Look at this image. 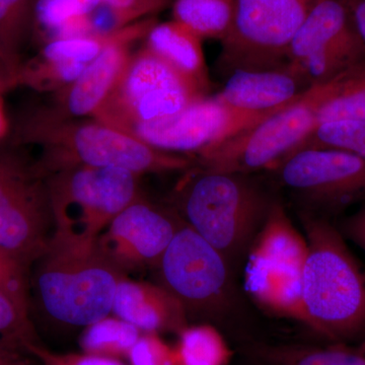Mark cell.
Wrapping results in <instances>:
<instances>
[{"label": "cell", "mask_w": 365, "mask_h": 365, "mask_svg": "<svg viewBox=\"0 0 365 365\" xmlns=\"http://www.w3.org/2000/svg\"><path fill=\"white\" fill-rule=\"evenodd\" d=\"M11 143L39 148L38 165L45 175L63 168H117L135 174L186 172L193 158L157 150L131 134L95 119L64 116L46 101H29L14 117Z\"/></svg>", "instance_id": "1"}, {"label": "cell", "mask_w": 365, "mask_h": 365, "mask_svg": "<svg viewBox=\"0 0 365 365\" xmlns=\"http://www.w3.org/2000/svg\"><path fill=\"white\" fill-rule=\"evenodd\" d=\"M307 242L302 274L307 327L328 343L365 338V268L330 220L300 215Z\"/></svg>", "instance_id": "2"}, {"label": "cell", "mask_w": 365, "mask_h": 365, "mask_svg": "<svg viewBox=\"0 0 365 365\" xmlns=\"http://www.w3.org/2000/svg\"><path fill=\"white\" fill-rule=\"evenodd\" d=\"M175 189L182 222L227 260L253 241L275 199L251 175L215 172L194 165Z\"/></svg>", "instance_id": "3"}, {"label": "cell", "mask_w": 365, "mask_h": 365, "mask_svg": "<svg viewBox=\"0 0 365 365\" xmlns=\"http://www.w3.org/2000/svg\"><path fill=\"white\" fill-rule=\"evenodd\" d=\"M34 265L36 297L53 321L86 328L112 314L118 282L125 274L100 253L96 242L53 232Z\"/></svg>", "instance_id": "4"}, {"label": "cell", "mask_w": 365, "mask_h": 365, "mask_svg": "<svg viewBox=\"0 0 365 365\" xmlns=\"http://www.w3.org/2000/svg\"><path fill=\"white\" fill-rule=\"evenodd\" d=\"M140 175L117 168L73 165L46 175L54 232L96 242L127 206L143 198Z\"/></svg>", "instance_id": "5"}, {"label": "cell", "mask_w": 365, "mask_h": 365, "mask_svg": "<svg viewBox=\"0 0 365 365\" xmlns=\"http://www.w3.org/2000/svg\"><path fill=\"white\" fill-rule=\"evenodd\" d=\"M54 232L46 175L29 148L0 144V248L31 268Z\"/></svg>", "instance_id": "6"}, {"label": "cell", "mask_w": 365, "mask_h": 365, "mask_svg": "<svg viewBox=\"0 0 365 365\" xmlns=\"http://www.w3.org/2000/svg\"><path fill=\"white\" fill-rule=\"evenodd\" d=\"M307 256L306 237L294 227L284 206L275 199L252 242L245 287L268 313L306 326L302 274Z\"/></svg>", "instance_id": "7"}, {"label": "cell", "mask_w": 365, "mask_h": 365, "mask_svg": "<svg viewBox=\"0 0 365 365\" xmlns=\"http://www.w3.org/2000/svg\"><path fill=\"white\" fill-rule=\"evenodd\" d=\"M334 79L311 86L292 105L194 158L197 167L252 175L273 169L314 130L321 106L332 93Z\"/></svg>", "instance_id": "8"}, {"label": "cell", "mask_w": 365, "mask_h": 365, "mask_svg": "<svg viewBox=\"0 0 365 365\" xmlns=\"http://www.w3.org/2000/svg\"><path fill=\"white\" fill-rule=\"evenodd\" d=\"M318 0H235L232 29L222 41L218 71H263L289 66L295 34Z\"/></svg>", "instance_id": "9"}, {"label": "cell", "mask_w": 365, "mask_h": 365, "mask_svg": "<svg viewBox=\"0 0 365 365\" xmlns=\"http://www.w3.org/2000/svg\"><path fill=\"white\" fill-rule=\"evenodd\" d=\"M145 46L132 53L95 119L127 132L177 114L207 97Z\"/></svg>", "instance_id": "10"}, {"label": "cell", "mask_w": 365, "mask_h": 365, "mask_svg": "<svg viewBox=\"0 0 365 365\" xmlns=\"http://www.w3.org/2000/svg\"><path fill=\"white\" fill-rule=\"evenodd\" d=\"M155 269L160 284L188 318H215L227 311L232 295L227 258L182 220Z\"/></svg>", "instance_id": "11"}, {"label": "cell", "mask_w": 365, "mask_h": 365, "mask_svg": "<svg viewBox=\"0 0 365 365\" xmlns=\"http://www.w3.org/2000/svg\"><path fill=\"white\" fill-rule=\"evenodd\" d=\"M272 170L304 212L325 217L365 201V158L349 151L306 148Z\"/></svg>", "instance_id": "12"}, {"label": "cell", "mask_w": 365, "mask_h": 365, "mask_svg": "<svg viewBox=\"0 0 365 365\" xmlns=\"http://www.w3.org/2000/svg\"><path fill=\"white\" fill-rule=\"evenodd\" d=\"M364 61L365 45L345 0H318L292 39L289 64L316 86Z\"/></svg>", "instance_id": "13"}, {"label": "cell", "mask_w": 365, "mask_h": 365, "mask_svg": "<svg viewBox=\"0 0 365 365\" xmlns=\"http://www.w3.org/2000/svg\"><path fill=\"white\" fill-rule=\"evenodd\" d=\"M181 223L143 197L112 220L96 246L125 275L129 271L157 268Z\"/></svg>", "instance_id": "14"}, {"label": "cell", "mask_w": 365, "mask_h": 365, "mask_svg": "<svg viewBox=\"0 0 365 365\" xmlns=\"http://www.w3.org/2000/svg\"><path fill=\"white\" fill-rule=\"evenodd\" d=\"M242 131L216 96L204 97L173 116L132 127L126 133L157 150L195 158Z\"/></svg>", "instance_id": "15"}, {"label": "cell", "mask_w": 365, "mask_h": 365, "mask_svg": "<svg viewBox=\"0 0 365 365\" xmlns=\"http://www.w3.org/2000/svg\"><path fill=\"white\" fill-rule=\"evenodd\" d=\"M158 23L155 16L125 26L121 35L107 46L71 85L50 95L46 101L64 116L93 118L105 102L133 53V46L144 40Z\"/></svg>", "instance_id": "16"}, {"label": "cell", "mask_w": 365, "mask_h": 365, "mask_svg": "<svg viewBox=\"0 0 365 365\" xmlns=\"http://www.w3.org/2000/svg\"><path fill=\"white\" fill-rule=\"evenodd\" d=\"M311 86L306 76L289 64L272 71L235 72L215 96L242 131L292 105Z\"/></svg>", "instance_id": "17"}, {"label": "cell", "mask_w": 365, "mask_h": 365, "mask_svg": "<svg viewBox=\"0 0 365 365\" xmlns=\"http://www.w3.org/2000/svg\"><path fill=\"white\" fill-rule=\"evenodd\" d=\"M112 314L143 333H176L189 325L181 302L163 285L129 279L118 282Z\"/></svg>", "instance_id": "18"}, {"label": "cell", "mask_w": 365, "mask_h": 365, "mask_svg": "<svg viewBox=\"0 0 365 365\" xmlns=\"http://www.w3.org/2000/svg\"><path fill=\"white\" fill-rule=\"evenodd\" d=\"M143 41L146 48L208 95L210 83L204 57L203 40L195 33L177 21H158Z\"/></svg>", "instance_id": "19"}, {"label": "cell", "mask_w": 365, "mask_h": 365, "mask_svg": "<svg viewBox=\"0 0 365 365\" xmlns=\"http://www.w3.org/2000/svg\"><path fill=\"white\" fill-rule=\"evenodd\" d=\"M247 354L259 365H365L359 343H328L324 346L252 343Z\"/></svg>", "instance_id": "20"}, {"label": "cell", "mask_w": 365, "mask_h": 365, "mask_svg": "<svg viewBox=\"0 0 365 365\" xmlns=\"http://www.w3.org/2000/svg\"><path fill=\"white\" fill-rule=\"evenodd\" d=\"M102 0H35L33 42L86 35V19Z\"/></svg>", "instance_id": "21"}, {"label": "cell", "mask_w": 365, "mask_h": 365, "mask_svg": "<svg viewBox=\"0 0 365 365\" xmlns=\"http://www.w3.org/2000/svg\"><path fill=\"white\" fill-rule=\"evenodd\" d=\"M35 0H0V54L16 72L33 42Z\"/></svg>", "instance_id": "22"}, {"label": "cell", "mask_w": 365, "mask_h": 365, "mask_svg": "<svg viewBox=\"0 0 365 365\" xmlns=\"http://www.w3.org/2000/svg\"><path fill=\"white\" fill-rule=\"evenodd\" d=\"M173 20L179 21L201 39L220 42L230 33L235 16V0H174Z\"/></svg>", "instance_id": "23"}, {"label": "cell", "mask_w": 365, "mask_h": 365, "mask_svg": "<svg viewBox=\"0 0 365 365\" xmlns=\"http://www.w3.org/2000/svg\"><path fill=\"white\" fill-rule=\"evenodd\" d=\"M334 121H365V61L334 79L332 93L317 115L316 128Z\"/></svg>", "instance_id": "24"}, {"label": "cell", "mask_w": 365, "mask_h": 365, "mask_svg": "<svg viewBox=\"0 0 365 365\" xmlns=\"http://www.w3.org/2000/svg\"><path fill=\"white\" fill-rule=\"evenodd\" d=\"M143 332L111 314L86 326L79 337L81 352L123 360Z\"/></svg>", "instance_id": "25"}, {"label": "cell", "mask_w": 365, "mask_h": 365, "mask_svg": "<svg viewBox=\"0 0 365 365\" xmlns=\"http://www.w3.org/2000/svg\"><path fill=\"white\" fill-rule=\"evenodd\" d=\"M175 348L180 365H228L234 354L220 331L209 324L182 329Z\"/></svg>", "instance_id": "26"}, {"label": "cell", "mask_w": 365, "mask_h": 365, "mask_svg": "<svg viewBox=\"0 0 365 365\" xmlns=\"http://www.w3.org/2000/svg\"><path fill=\"white\" fill-rule=\"evenodd\" d=\"M37 342H40L39 338L30 316L0 294V364L32 365L26 357V346Z\"/></svg>", "instance_id": "27"}, {"label": "cell", "mask_w": 365, "mask_h": 365, "mask_svg": "<svg viewBox=\"0 0 365 365\" xmlns=\"http://www.w3.org/2000/svg\"><path fill=\"white\" fill-rule=\"evenodd\" d=\"M306 148H335L365 158V121H334L319 125L295 151Z\"/></svg>", "instance_id": "28"}, {"label": "cell", "mask_w": 365, "mask_h": 365, "mask_svg": "<svg viewBox=\"0 0 365 365\" xmlns=\"http://www.w3.org/2000/svg\"><path fill=\"white\" fill-rule=\"evenodd\" d=\"M30 268L0 248V294L30 316Z\"/></svg>", "instance_id": "29"}, {"label": "cell", "mask_w": 365, "mask_h": 365, "mask_svg": "<svg viewBox=\"0 0 365 365\" xmlns=\"http://www.w3.org/2000/svg\"><path fill=\"white\" fill-rule=\"evenodd\" d=\"M129 365H180L175 346L160 334L143 333L129 352Z\"/></svg>", "instance_id": "30"}, {"label": "cell", "mask_w": 365, "mask_h": 365, "mask_svg": "<svg viewBox=\"0 0 365 365\" xmlns=\"http://www.w3.org/2000/svg\"><path fill=\"white\" fill-rule=\"evenodd\" d=\"M26 351L41 365H126L123 360L88 353L53 351L41 342L26 345Z\"/></svg>", "instance_id": "31"}, {"label": "cell", "mask_w": 365, "mask_h": 365, "mask_svg": "<svg viewBox=\"0 0 365 365\" xmlns=\"http://www.w3.org/2000/svg\"><path fill=\"white\" fill-rule=\"evenodd\" d=\"M338 228L345 239L350 240L365 252V205L348 216Z\"/></svg>", "instance_id": "32"}, {"label": "cell", "mask_w": 365, "mask_h": 365, "mask_svg": "<svg viewBox=\"0 0 365 365\" xmlns=\"http://www.w3.org/2000/svg\"><path fill=\"white\" fill-rule=\"evenodd\" d=\"M158 0H102L104 6L125 16H140L150 11Z\"/></svg>", "instance_id": "33"}, {"label": "cell", "mask_w": 365, "mask_h": 365, "mask_svg": "<svg viewBox=\"0 0 365 365\" xmlns=\"http://www.w3.org/2000/svg\"><path fill=\"white\" fill-rule=\"evenodd\" d=\"M353 24L365 45V0H345Z\"/></svg>", "instance_id": "34"}, {"label": "cell", "mask_w": 365, "mask_h": 365, "mask_svg": "<svg viewBox=\"0 0 365 365\" xmlns=\"http://www.w3.org/2000/svg\"><path fill=\"white\" fill-rule=\"evenodd\" d=\"M16 88H18L16 72L11 68L4 57L0 54V93L6 95L7 91Z\"/></svg>", "instance_id": "35"}, {"label": "cell", "mask_w": 365, "mask_h": 365, "mask_svg": "<svg viewBox=\"0 0 365 365\" xmlns=\"http://www.w3.org/2000/svg\"><path fill=\"white\" fill-rule=\"evenodd\" d=\"M11 120L7 113L4 93H0V144L6 140L11 133Z\"/></svg>", "instance_id": "36"}, {"label": "cell", "mask_w": 365, "mask_h": 365, "mask_svg": "<svg viewBox=\"0 0 365 365\" xmlns=\"http://www.w3.org/2000/svg\"><path fill=\"white\" fill-rule=\"evenodd\" d=\"M359 343L360 346H361L362 349H364V352H365V338H364V339L360 341V342H359Z\"/></svg>", "instance_id": "37"}, {"label": "cell", "mask_w": 365, "mask_h": 365, "mask_svg": "<svg viewBox=\"0 0 365 365\" xmlns=\"http://www.w3.org/2000/svg\"><path fill=\"white\" fill-rule=\"evenodd\" d=\"M0 365H4V364H0Z\"/></svg>", "instance_id": "38"}]
</instances>
